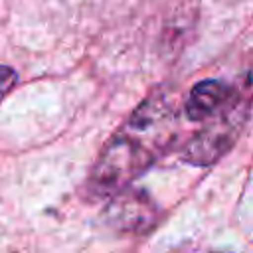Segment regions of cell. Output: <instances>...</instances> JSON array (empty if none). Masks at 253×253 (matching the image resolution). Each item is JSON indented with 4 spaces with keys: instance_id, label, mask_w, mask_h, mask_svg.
Returning <instances> with one entry per match:
<instances>
[{
    "instance_id": "1",
    "label": "cell",
    "mask_w": 253,
    "mask_h": 253,
    "mask_svg": "<svg viewBox=\"0 0 253 253\" xmlns=\"http://www.w3.org/2000/svg\"><path fill=\"white\" fill-rule=\"evenodd\" d=\"M168 146L170 142L166 138L162 140L150 130H142L125 123L99 154L87 180L89 190L101 198H113L121 194L130 182L146 172Z\"/></svg>"
},
{
    "instance_id": "2",
    "label": "cell",
    "mask_w": 253,
    "mask_h": 253,
    "mask_svg": "<svg viewBox=\"0 0 253 253\" xmlns=\"http://www.w3.org/2000/svg\"><path fill=\"white\" fill-rule=\"evenodd\" d=\"M253 103V81H245L237 91L233 101L208 125L198 130L184 146L182 160L192 166H210L217 162L241 134L249 109Z\"/></svg>"
},
{
    "instance_id": "3",
    "label": "cell",
    "mask_w": 253,
    "mask_h": 253,
    "mask_svg": "<svg viewBox=\"0 0 253 253\" xmlns=\"http://www.w3.org/2000/svg\"><path fill=\"white\" fill-rule=\"evenodd\" d=\"M103 215L105 221L117 231L146 233L158 223L160 210L146 192L126 188L111 198Z\"/></svg>"
},
{
    "instance_id": "4",
    "label": "cell",
    "mask_w": 253,
    "mask_h": 253,
    "mask_svg": "<svg viewBox=\"0 0 253 253\" xmlns=\"http://www.w3.org/2000/svg\"><path fill=\"white\" fill-rule=\"evenodd\" d=\"M235 97V89L219 79H204L196 83L184 103L190 121H210L219 115Z\"/></svg>"
},
{
    "instance_id": "5",
    "label": "cell",
    "mask_w": 253,
    "mask_h": 253,
    "mask_svg": "<svg viewBox=\"0 0 253 253\" xmlns=\"http://www.w3.org/2000/svg\"><path fill=\"white\" fill-rule=\"evenodd\" d=\"M16 81H18L16 71L8 65H0V103L10 93V89L16 85Z\"/></svg>"
},
{
    "instance_id": "6",
    "label": "cell",
    "mask_w": 253,
    "mask_h": 253,
    "mask_svg": "<svg viewBox=\"0 0 253 253\" xmlns=\"http://www.w3.org/2000/svg\"><path fill=\"white\" fill-rule=\"evenodd\" d=\"M210 253H223V251H210Z\"/></svg>"
}]
</instances>
